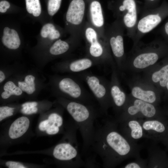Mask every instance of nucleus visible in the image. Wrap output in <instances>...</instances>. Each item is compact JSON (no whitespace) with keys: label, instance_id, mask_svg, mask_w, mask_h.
<instances>
[{"label":"nucleus","instance_id":"33","mask_svg":"<svg viewBox=\"0 0 168 168\" xmlns=\"http://www.w3.org/2000/svg\"><path fill=\"white\" fill-rule=\"evenodd\" d=\"M125 168H140V166L137 163L132 162L127 165L124 167Z\"/></svg>","mask_w":168,"mask_h":168},{"label":"nucleus","instance_id":"2","mask_svg":"<svg viewBox=\"0 0 168 168\" xmlns=\"http://www.w3.org/2000/svg\"><path fill=\"white\" fill-rule=\"evenodd\" d=\"M66 107L82 136V156L84 159L89 157L92 156L91 148L95 129L94 123L102 114L95 106L72 100L68 101Z\"/></svg>","mask_w":168,"mask_h":168},{"label":"nucleus","instance_id":"5","mask_svg":"<svg viewBox=\"0 0 168 168\" xmlns=\"http://www.w3.org/2000/svg\"><path fill=\"white\" fill-rule=\"evenodd\" d=\"M125 30L121 23L116 20L105 26V37L108 43L118 71L123 70L127 59L124 47Z\"/></svg>","mask_w":168,"mask_h":168},{"label":"nucleus","instance_id":"22","mask_svg":"<svg viewBox=\"0 0 168 168\" xmlns=\"http://www.w3.org/2000/svg\"><path fill=\"white\" fill-rule=\"evenodd\" d=\"M21 10L19 9L13 8L10 3L5 0L0 2V14L2 15H22Z\"/></svg>","mask_w":168,"mask_h":168},{"label":"nucleus","instance_id":"28","mask_svg":"<svg viewBox=\"0 0 168 168\" xmlns=\"http://www.w3.org/2000/svg\"><path fill=\"white\" fill-rule=\"evenodd\" d=\"M162 39L168 44V18L160 29Z\"/></svg>","mask_w":168,"mask_h":168},{"label":"nucleus","instance_id":"10","mask_svg":"<svg viewBox=\"0 0 168 168\" xmlns=\"http://www.w3.org/2000/svg\"><path fill=\"white\" fill-rule=\"evenodd\" d=\"M115 20L123 25L128 36L133 40L138 21V11L135 0H123L117 8L112 10Z\"/></svg>","mask_w":168,"mask_h":168},{"label":"nucleus","instance_id":"34","mask_svg":"<svg viewBox=\"0 0 168 168\" xmlns=\"http://www.w3.org/2000/svg\"><path fill=\"white\" fill-rule=\"evenodd\" d=\"M38 110V108L35 107L32 108L31 110L28 111L26 114H29L36 113Z\"/></svg>","mask_w":168,"mask_h":168},{"label":"nucleus","instance_id":"31","mask_svg":"<svg viewBox=\"0 0 168 168\" xmlns=\"http://www.w3.org/2000/svg\"><path fill=\"white\" fill-rule=\"evenodd\" d=\"M50 126L49 121L48 119L41 121L39 126V129L41 131H46L47 128Z\"/></svg>","mask_w":168,"mask_h":168},{"label":"nucleus","instance_id":"35","mask_svg":"<svg viewBox=\"0 0 168 168\" xmlns=\"http://www.w3.org/2000/svg\"><path fill=\"white\" fill-rule=\"evenodd\" d=\"M5 76L4 73L2 71H0V82L1 83L5 79Z\"/></svg>","mask_w":168,"mask_h":168},{"label":"nucleus","instance_id":"21","mask_svg":"<svg viewBox=\"0 0 168 168\" xmlns=\"http://www.w3.org/2000/svg\"><path fill=\"white\" fill-rule=\"evenodd\" d=\"M35 78L31 75H27L24 81H19L18 82V86L22 91L28 94H32L35 90V84L34 81Z\"/></svg>","mask_w":168,"mask_h":168},{"label":"nucleus","instance_id":"17","mask_svg":"<svg viewBox=\"0 0 168 168\" xmlns=\"http://www.w3.org/2000/svg\"><path fill=\"white\" fill-rule=\"evenodd\" d=\"M80 41L70 36L65 40L58 39L47 46H48V53L52 57L61 56L76 48Z\"/></svg>","mask_w":168,"mask_h":168},{"label":"nucleus","instance_id":"8","mask_svg":"<svg viewBox=\"0 0 168 168\" xmlns=\"http://www.w3.org/2000/svg\"><path fill=\"white\" fill-rule=\"evenodd\" d=\"M144 11L136 26L133 47L138 44L144 35L152 31L168 17V3L164 1L159 7Z\"/></svg>","mask_w":168,"mask_h":168},{"label":"nucleus","instance_id":"19","mask_svg":"<svg viewBox=\"0 0 168 168\" xmlns=\"http://www.w3.org/2000/svg\"><path fill=\"white\" fill-rule=\"evenodd\" d=\"M30 121L26 117H19L11 124L9 129L8 134L12 139H16L22 136L28 130Z\"/></svg>","mask_w":168,"mask_h":168},{"label":"nucleus","instance_id":"30","mask_svg":"<svg viewBox=\"0 0 168 168\" xmlns=\"http://www.w3.org/2000/svg\"><path fill=\"white\" fill-rule=\"evenodd\" d=\"M5 164L9 168H26L23 164L19 162L8 161Z\"/></svg>","mask_w":168,"mask_h":168},{"label":"nucleus","instance_id":"18","mask_svg":"<svg viewBox=\"0 0 168 168\" xmlns=\"http://www.w3.org/2000/svg\"><path fill=\"white\" fill-rule=\"evenodd\" d=\"M133 98L132 104L125 107V113L131 115L140 113L148 118L153 117L155 115L156 110L154 105Z\"/></svg>","mask_w":168,"mask_h":168},{"label":"nucleus","instance_id":"13","mask_svg":"<svg viewBox=\"0 0 168 168\" xmlns=\"http://www.w3.org/2000/svg\"><path fill=\"white\" fill-rule=\"evenodd\" d=\"M128 84L132 97L153 104L156 101L157 88L143 78L135 76L129 81Z\"/></svg>","mask_w":168,"mask_h":168},{"label":"nucleus","instance_id":"3","mask_svg":"<svg viewBox=\"0 0 168 168\" xmlns=\"http://www.w3.org/2000/svg\"><path fill=\"white\" fill-rule=\"evenodd\" d=\"M168 52V44L162 38H157L147 44L140 41L133 47L127 57L123 70L133 72L145 71L157 64L161 57Z\"/></svg>","mask_w":168,"mask_h":168},{"label":"nucleus","instance_id":"24","mask_svg":"<svg viewBox=\"0 0 168 168\" xmlns=\"http://www.w3.org/2000/svg\"><path fill=\"white\" fill-rule=\"evenodd\" d=\"M142 127L145 130H153L159 133L162 132L165 130L164 125L161 122L156 120L146 121L143 123Z\"/></svg>","mask_w":168,"mask_h":168},{"label":"nucleus","instance_id":"7","mask_svg":"<svg viewBox=\"0 0 168 168\" xmlns=\"http://www.w3.org/2000/svg\"><path fill=\"white\" fill-rule=\"evenodd\" d=\"M86 5L84 0H72L64 15V29L69 36L81 40L86 21Z\"/></svg>","mask_w":168,"mask_h":168},{"label":"nucleus","instance_id":"16","mask_svg":"<svg viewBox=\"0 0 168 168\" xmlns=\"http://www.w3.org/2000/svg\"><path fill=\"white\" fill-rule=\"evenodd\" d=\"M87 21L102 37H105V26L104 13L100 2L97 0L92 1L86 13Z\"/></svg>","mask_w":168,"mask_h":168},{"label":"nucleus","instance_id":"25","mask_svg":"<svg viewBox=\"0 0 168 168\" xmlns=\"http://www.w3.org/2000/svg\"><path fill=\"white\" fill-rule=\"evenodd\" d=\"M128 126L131 129V135L133 138L137 139L142 137V127L138 121L135 120H131L128 122Z\"/></svg>","mask_w":168,"mask_h":168},{"label":"nucleus","instance_id":"29","mask_svg":"<svg viewBox=\"0 0 168 168\" xmlns=\"http://www.w3.org/2000/svg\"><path fill=\"white\" fill-rule=\"evenodd\" d=\"M60 131V128L54 125L49 126L46 130V132L49 135L55 134Z\"/></svg>","mask_w":168,"mask_h":168},{"label":"nucleus","instance_id":"26","mask_svg":"<svg viewBox=\"0 0 168 168\" xmlns=\"http://www.w3.org/2000/svg\"><path fill=\"white\" fill-rule=\"evenodd\" d=\"M48 119L50 126L54 125L61 127L63 124V119L62 116L56 113H53L49 115Z\"/></svg>","mask_w":168,"mask_h":168},{"label":"nucleus","instance_id":"23","mask_svg":"<svg viewBox=\"0 0 168 168\" xmlns=\"http://www.w3.org/2000/svg\"><path fill=\"white\" fill-rule=\"evenodd\" d=\"M61 2L62 0H48L46 12L49 20H53L60 7Z\"/></svg>","mask_w":168,"mask_h":168},{"label":"nucleus","instance_id":"32","mask_svg":"<svg viewBox=\"0 0 168 168\" xmlns=\"http://www.w3.org/2000/svg\"><path fill=\"white\" fill-rule=\"evenodd\" d=\"M37 105V103L35 102H28L24 103L22 105V107L28 106L30 108L36 107Z\"/></svg>","mask_w":168,"mask_h":168},{"label":"nucleus","instance_id":"14","mask_svg":"<svg viewBox=\"0 0 168 168\" xmlns=\"http://www.w3.org/2000/svg\"><path fill=\"white\" fill-rule=\"evenodd\" d=\"M67 34L64 28L55 24L53 20L41 25L39 32L35 38L38 45L47 46L62 39Z\"/></svg>","mask_w":168,"mask_h":168},{"label":"nucleus","instance_id":"1","mask_svg":"<svg viewBox=\"0 0 168 168\" xmlns=\"http://www.w3.org/2000/svg\"><path fill=\"white\" fill-rule=\"evenodd\" d=\"M103 122L102 125L95 127L91 150L92 154L93 152L94 155L100 157L103 167H108L118 163L129 153L131 148L112 123Z\"/></svg>","mask_w":168,"mask_h":168},{"label":"nucleus","instance_id":"27","mask_svg":"<svg viewBox=\"0 0 168 168\" xmlns=\"http://www.w3.org/2000/svg\"><path fill=\"white\" fill-rule=\"evenodd\" d=\"M14 108L8 106H2L0 107V121L7 117L13 115Z\"/></svg>","mask_w":168,"mask_h":168},{"label":"nucleus","instance_id":"12","mask_svg":"<svg viewBox=\"0 0 168 168\" xmlns=\"http://www.w3.org/2000/svg\"><path fill=\"white\" fill-rule=\"evenodd\" d=\"M53 155L59 161L69 162L73 167L85 166L84 161L79 151L77 136L70 142H61L57 145L53 150Z\"/></svg>","mask_w":168,"mask_h":168},{"label":"nucleus","instance_id":"6","mask_svg":"<svg viewBox=\"0 0 168 168\" xmlns=\"http://www.w3.org/2000/svg\"><path fill=\"white\" fill-rule=\"evenodd\" d=\"M76 77L86 83L98 103L101 113L106 114L109 108L111 106L110 81L86 71L76 74Z\"/></svg>","mask_w":168,"mask_h":168},{"label":"nucleus","instance_id":"4","mask_svg":"<svg viewBox=\"0 0 168 168\" xmlns=\"http://www.w3.org/2000/svg\"><path fill=\"white\" fill-rule=\"evenodd\" d=\"M82 37L86 43V56L97 65H109L112 68L116 66L105 37H101L87 21L82 30Z\"/></svg>","mask_w":168,"mask_h":168},{"label":"nucleus","instance_id":"15","mask_svg":"<svg viewBox=\"0 0 168 168\" xmlns=\"http://www.w3.org/2000/svg\"><path fill=\"white\" fill-rule=\"evenodd\" d=\"M112 72L110 81V93L112 106L117 111L124 109L127 101V96L121 86L116 66L112 68Z\"/></svg>","mask_w":168,"mask_h":168},{"label":"nucleus","instance_id":"9","mask_svg":"<svg viewBox=\"0 0 168 168\" xmlns=\"http://www.w3.org/2000/svg\"><path fill=\"white\" fill-rule=\"evenodd\" d=\"M0 40L1 44L6 49L11 51L19 49L24 40L21 30V21L8 16L1 18Z\"/></svg>","mask_w":168,"mask_h":168},{"label":"nucleus","instance_id":"20","mask_svg":"<svg viewBox=\"0 0 168 168\" xmlns=\"http://www.w3.org/2000/svg\"><path fill=\"white\" fill-rule=\"evenodd\" d=\"M4 91L1 94V97L3 99H7L11 96H20L22 93V90L16 86L12 81L7 82L3 86Z\"/></svg>","mask_w":168,"mask_h":168},{"label":"nucleus","instance_id":"36","mask_svg":"<svg viewBox=\"0 0 168 168\" xmlns=\"http://www.w3.org/2000/svg\"><path fill=\"white\" fill-rule=\"evenodd\" d=\"M147 0L148 1H149V2H153V1H156V0Z\"/></svg>","mask_w":168,"mask_h":168},{"label":"nucleus","instance_id":"37","mask_svg":"<svg viewBox=\"0 0 168 168\" xmlns=\"http://www.w3.org/2000/svg\"><path fill=\"white\" fill-rule=\"evenodd\" d=\"M166 88L167 89V90L168 91V82H167V84H166Z\"/></svg>","mask_w":168,"mask_h":168},{"label":"nucleus","instance_id":"11","mask_svg":"<svg viewBox=\"0 0 168 168\" xmlns=\"http://www.w3.org/2000/svg\"><path fill=\"white\" fill-rule=\"evenodd\" d=\"M76 78L66 77L58 83L60 91L71 98V100L95 106L93 96L86 91L79 80Z\"/></svg>","mask_w":168,"mask_h":168}]
</instances>
